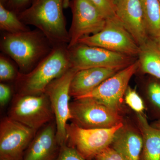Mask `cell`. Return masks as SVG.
<instances>
[{"label": "cell", "instance_id": "23", "mask_svg": "<svg viewBox=\"0 0 160 160\" xmlns=\"http://www.w3.org/2000/svg\"><path fill=\"white\" fill-rule=\"evenodd\" d=\"M55 160H86L75 148L67 144L61 146Z\"/></svg>", "mask_w": 160, "mask_h": 160}, {"label": "cell", "instance_id": "1", "mask_svg": "<svg viewBox=\"0 0 160 160\" xmlns=\"http://www.w3.org/2000/svg\"><path fill=\"white\" fill-rule=\"evenodd\" d=\"M63 2L64 0H33L31 6L21 12L19 18L23 23L38 28L51 45L59 47L69 44Z\"/></svg>", "mask_w": 160, "mask_h": 160}, {"label": "cell", "instance_id": "12", "mask_svg": "<svg viewBox=\"0 0 160 160\" xmlns=\"http://www.w3.org/2000/svg\"><path fill=\"white\" fill-rule=\"evenodd\" d=\"M139 68L138 60L108 78L94 90L80 98L94 99L119 112L129 81Z\"/></svg>", "mask_w": 160, "mask_h": 160}, {"label": "cell", "instance_id": "19", "mask_svg": "<svg viewBox=\"0 0 160 160\" xmlns=\"http://www.w3.org/2000/svg\"><path fill=\"white\" fill-rule=\"evenodd\" d=\"M146 30L154 38L160 37V3L158 0H141Z\"/></svg>", "mask_w": 160, "mask_h": 160}, {"label": "cell", "instance_id": "13", "mask_svg": "<svg viewBox=\"0 0 160 160\" xmlns=\"http://www.w3.org/2000/svg\"><path fill=\"white\" fill-rule=\"evenodd\" d=\"M115 13L120 22L138 45H143L149 36L146 29L141 0H118Z\"/></svg>", "mask_w": 160, "mask_h": 160}, {"label": "cell", "instance_id": "20", "mask_svg": "<svg viewBox=\"0 0 160 160\" xmlns=\"http://www.w3.org/2000/svg\"><path fill=\"white\" fill-rule=\"evenodd\" d=\"M0 27L9 33H20L28 31L22 22L13 12L8 10L0 3Z\"/></svg>", "mask_w": 160, "mask_h": 160}, {"label": "cell", "instance_id": "29", "mask_svg": "<svg viewBox=\"0 0 160 160\" xmlns=\"http://www.w3.org/2000/svg\"><path fill=\"white\" fill-rule=\"evenodd\" d=\"M72 0H64L63 2V5H64V8L65 9L68 8L70 6V2Z\"/></svg>", "mask_w": 160, "mask_h": 160}, {"label": "cell", "instance_id": "6", "mask_svg": "<svg viewBox=\"0 0 160 160\" xmlns=\"http://www.w3.org/2000/svg\"><path fill=\"white\" fill-rule=\"evenodd\" d=\"M68 50L70 68L77 71L101 67L123 69L136 61L134 57L83 44Z\"/></svg>", "mask_w": 160, "mask_h": 160}, {"label": "cell", "instance_id": "15", "mask_svg": "<svg viewBox=\"0 0 160 160\" xmlns=\"http://www.w3.org/2000/svg\"><path fill=\"white\" fill-rule=\"evenodd\" d=\"M122 69L101 67L77 71L71 81L70 96L76 99L86 95Z\"/></svg>", "mask_w": 160, "mask_h": 160}, {"label": "cell", "instance_id": "25", "mask_svg": "<svg viewBox=\"0 0 160 160\" xmlns=\"http://www.w3.org/2000/svg\"><path fill=\"white\" fill-rule=\"evenodd\" d=\"M15 76L14 68L6 59H0V80L1 81L12 79Z\"/></svg>", "mask_w": 160, "mask_h": 160}, {"label": "cell", "instance_id": "35", "mask_svg": "<svg viewBox=\"0 0 160 160\" xmlns=\"http://www.w3.org/2000/svg\"><path fill=\"white\" fill-rule=\"evenodd\" d=\"M159 38H160V37Z\"/></svg>", "mask_w": 160, "mask_h": 160}, {"label": "cell", "instance_id": "3", "mask_svg": "<svg viewBox=\"0 0 160 160\" xmlns=\"http://www.w3.org/2000/svg\"><path fill=\"white\" fill-rule=\"evenodd\" d=\"M69 109L70 120L81 128H108L122 122L119 112L91 98L74 99Z\"/></svg>", "mask_w": 160, "mask_h": 160}, {"label": "cell", "instance_id": "27", "mask_svg": "<svg viewBox=\"0 0 160 160\" xmlns=\"http://www.w3.org/2000/svg\"><path fill=\"white\" fill-rule=\"evenodd\" d=\"M11 89L9 86L4 83L0 84V105L1 106H6L11 98Z\"/></svg>", "mask_w": 160, "mask_h": 160}, {"label": "cell", "instance_id": "11", "mask_svg": "<svg viewBox=\"0 0 160 160\" xmlns=\"http://www.w3.org/2000/svg\"><path fill=\"white\" fill-rule=\"evenodd\" d=\"M72 18L67 49L76 46L81 39L96 34L105 27L107 19L87 0H72Z\"/></svg>", "mask_w": 160, "mask_h": 160}, {"label": "cell", "instance_id": "17", "mask_svg": "<svg viewBox=\"0 0 160 160\" xmlns=\"http://www.w3.org/2000/svg\"><path fill=\"white\" fill-rule=\"evenodd\" d=\"M138 61L144 73L160 80V39L149 37L140 46Z\"/></svg>", "mask_w": 160, "mask_h": 160}, {"label": "cell", "instance_id": "16", "mask_svg": "<svg viewBox=\"0 0 160 160\" xmlns=\"http://www.w3.org/2000/svg\"><path fill=\"white\" fill-rule=\"evenodd\" d=\"M110 146L124 160H140L143 149L142 136L134 128L124 125L116 133Z\"/></svg>", "mask_w": 160, "mask_h": 160}, {"label": "cell", "instance_id": "7", "mask_svg": "<svg viewBox=\"0 0 160 160\" xmlns=\"http://www.w3.org/2000/svg\"><path fill=\"white\" fill-rule=\"evenodd\" d=\"M9 117L37 131L53 119L54 115L46 93L20 94L12 103Z\"/></svg>", "mask_w": 160, "mask_h": 160}, {"label": "cell", "instance_id": "33", "mask_svg": "<svg viewBox=\"0 0 160 160\" xmlns=\"http://www.w3.org/2000/svg\"><path fill=\"white\" fill-rule=\"evenodd\" d=\"M158 1H159V2L160 3V0H158Z\"/></svg>", "mask_w": 160, "mask_h": 160}, {"label": "cell", "instance_id": "14", "mask_svg": "<svg viewBox=\"0 0 160 160\" xmlns=\"http://www.w3.org/2000/svg\"><path fill=\"white\" fill-rule=\"evenodd\" d=\"M60 147L56 124L49 123L35 135L26 149L22 160H55Z\"/></svg>", "mask_w": 160, "mask_h": 160}, {"label": "cell", "instance_id": "18", "mask_svg": "<svg viewBox=\"0 0 160 160\" xmlns=\"http://www.w3.org/2000/svg\"><path fill=\"white\" fill-rule=\"evenodd\" d=\"M143 140L142 160H160V129L149 125L143 113H137Z\"/></svg>", "mask_w": 160, "mask_h": 160}, {"label": "cell", "instance_id": "2", "mask_svg": "<svg viewBox=\"0 0 160 160\" xmlns=\"http://www.w3.org/2000/svg\"><path fill=\"white\" fill-rule=\"evenodd\" d=\"M70 68L68 50L62 46L56 47L32 71L24 75L21 80L20 94L45 93L49 84Z\"/></svg>", "mask_w": 160, "mask_h": 160}, {"label": "cell", "instance_id": "22", "mask_svg": "<svg viewBox=\"0 0 160 160\" xmlns=\"http://www.w3.org/2000/svg\"><path fill=\"white\" fill-rule=\"evenodd\" d=\"M94 5L106 19L116 17L115 6L109 0H87Z\"/></svg>", "mask_w": 160, "mask_h": 160}, {"label": "cell", "instance_id": "5", "mask_svg": "<svg viewBox=\"0 0 160 160\" xmlns=\"http://www.w3.org/2000/svg\"><path fill=\"white\" fill-rule=\"evenodd\" d=\"M123 122L108 128L85 129L72 122L67 124V144L73 147L86 160H91L111 146Z\"/></svg>", "mask_w": 160, "mask_h": 160}, {"label": "cell", "instance_id": "4", "mask_svg": "<svg viewBox=\"0 0 160 160\" xmlns=\"http://www.w3.org/2000/svg\"><path fill=\"white\" fill-rule=\"evenodd\" d=\"M35 31L9 33L2 42V49L17 63L21 70L28 71L47 51L46 44Z\"/></svg>", "mask_w": 160, "mask_h": 160}, {"label": "cell", "instance_id": "28", "mask_svg": "<svg viewBox=\"0 0 160 160\" xmlns=\"http://www.w3.org/2000/svg\"><path fill=\"white\" fill-rule=\"evenodd\" d=\"M29 0H8V4L10 7L15 9H18L26 5Z\"/></svg>", "mask_w": 160, "mask_h": 160}, {"label": "cell", "instance_id": "10", "mask_svg": "<svg viewBox=\"0 0 160 160\" xmlns=\"http://www.w3.org/2000/svg\"><path fill=\"white\" fill-rule=\"evenodd\" d=\"M36 131L5 118L0 124V160H21Z\"/></svg>", "mask_w": 160, "mask_h": 160}, {"label": "cell", "instance_id": "31", "mask_svg": "<svg viewBox=\"0 0 160 160\" xmlns=\"http://www.w3.org/2000/svg\"><path fill=\"white\" fill-rule=\"evenodd\" d=\"M109 1L115 6V5L116 4L118 0H109Z\"/></svg>", "mask_w": 160, "mask_h": 160}, {"label": "cell", "instance_id": "30", "mask_svg": "<svg viewBox=\"0 0 160 160\" xmlns=\"http://www.w3.org/2000/svg\"><path fill=\"white\" fill-rule=\"evenodd\" d=\"M152 126L155 127V128H158V129H160V119L158 121H156Z\"/></svg>", "mask_w": 160, "mask_h": 160}, {"label": "cell", "instance_id": "26", "mask_svg": "<svg viewBox=\"0 0 160 160\" xmlns=\"http://www.w3.org/2000/svg\"><path fill=\"white\" fill-rule=\"evenodd\" d=\"M94 158L96 160H124L117 152L110 146L101 152Z\"/></svg>", "mask_w": 160, "mask_h": 160}, {"label": "cell", "instance_id": "9", "mask_svg": "<svg viewBox=\"0 0 160 160\" xmlns=\"http://www.w3.org/2000/svg\"><path fill=\"white\" fill-rule=\"evenodd\" d=\"M76 72L69 68L61 77L52 81L45 92L54 113L57 137L60 146L67 144L66 128L68 121L70 120V85Z\"/></svg>", "mask_w": 160, "mask_h": 160}, {"label": "cell", "instance_id": "34", "mask_svg": "<svg viewBox=\"0 0 160 160\" xmlns=\"http://www.w3.org/2000/svg\"></svg>", "mask_w": 160, "mask_h": 160}, {"label": "cell", "instance_id": "32", "mask_svg": "<svg viewBox=\"0 0 160 160\" xmlns=\"http://www.w3.org/2000/svg\"><path fill=\"white\" fill-rule=\"evenodd\" d=\"M8 1V0H1V3H2V4L3 5V4H4V2H6V1Z\"/></svg>", "mask_w": 160, "mask_h": 160}, {"label": "cell", "instance_id": "21", "mask_svg": "<svg viewBox=\"0 0 160 160\" xmlns=\"http://www.w3.org/2000/svg\"><path fill=\"white\" fill-rule=\"evenodd\" d=\"M124 99L126 104L137 113H143L145 109V104L135 89L128 87Z\"/></svg>", "mask_w": 160, "mask_h": 160}, {"label": "cell", "instance_id": "24", "mask_svg": "<svg viewBox=\"0 0 160 160\" xmlns=\"http://www.w3.org/2000/svg\"><path fill=\"white\" fill-rule=\"evenodd\" d=\"M149 101L156 109L160 111V83L152 82L147 88Z\"/></svg>", "mask_w": 160, "mask_h": 160}, {"label": "cell", "instance_id": "8", "mask_svg": "<svg viewBox=\"0 0 160 160\" xmlns=\"http://www.w3.org/2000/svg\"><path fill=\"white\" fill-rule=\"evenodd\" d=\"M78 44L101 47L134 57L138 56L140 51V46L117 17L107 19L101 31L83 38Z\"/></svg>", "mask_w": 160, "mask_h": 160}]
</instances>
